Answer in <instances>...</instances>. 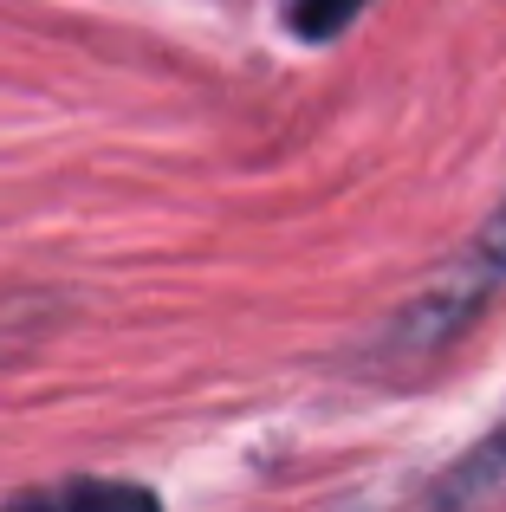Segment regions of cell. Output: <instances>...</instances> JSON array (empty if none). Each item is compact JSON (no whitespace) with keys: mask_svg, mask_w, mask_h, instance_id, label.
<instances>
[{"mask_svg":"<svg viewBox=\"0 0 506 512\" xmlns=\"http://www.w3.org/2000/svg\"><path fill=\"white\" fill-rule=\"evenodd\" d=\"M500 279H506V201L494 208V221L481 227V240L468 247L461 279H455V286H442L435 299H422L396 338H403V344H448V338H455V325L487 299V286H500Z\"/></svg>","mask_w":506,"mask_h":512,"instance_id":"6da1fadb","label":"cell"},{"mask_svg":"<svg viewBox=\"0 0 506 512\" xmlns=\"http://www.w3.org/2000/svg\"><path fill=\"white\" fill-rule=\"evenodd\" d=\"M494 493H506V428H494L487 441H474V448L448 467V480L435 487V500L468 506V500H494Z\"/></svg>","mask_w":506,"mask_h":512,"instance_id":"7a4b0ae2","label":"cell"},{"mask_svg":"<svg viewBox=\"0 0 506 512\" xmlns=\"http://www.w3.org/2000/svg\"><path fill=\"white\" fill-rule=\"evenodd\" d=\"M364 7H370V0H292V33L312 39V46H318V39H338Z\"/></svg>","mask_w":506,"mask_h":512,"instance_id":"3957f363","label":"cell"},{"mask_svg":"<svg viewBox=\"0 0 506 512\" xmlns=\"http://www.w3.org/2000/svg\"><path fill=\"white\" fill-rule=\"evenodd\" d=\"M33 500L46 506H150V493L143 487H111V480H78V487H52V493H33Z\"/></svg>","mask_w":506,"mask_h":512,"instance_id":"277c9868","label":"cell"}]
</instances>
